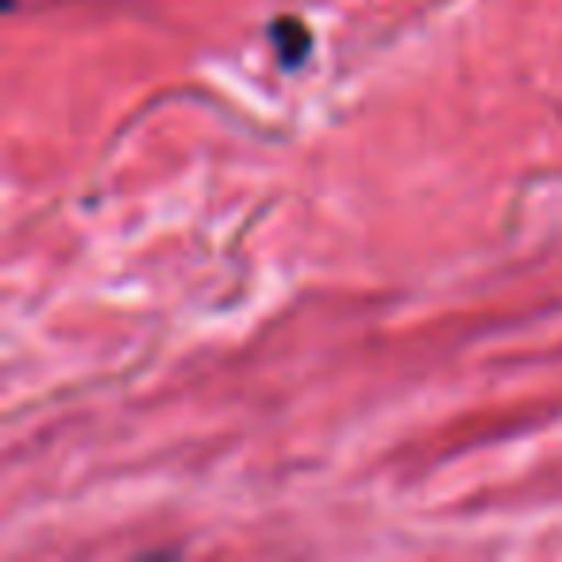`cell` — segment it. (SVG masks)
Returning a JSON list of instances; mask_svg holds the SVG:
<instances>
[]
</instances>
